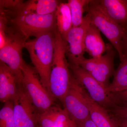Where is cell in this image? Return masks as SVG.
Instances as JSON below:
<instances>
[{
  "mask_svg": "<svg viewBox=\"0 0 127 127\" xmlns=\"http://www.w3.org/2000/svg\"><path fill=\"white\" fill-rule=\"evenodd\" d=\"M112 94L117 105H127V90Z\"/></svg>",
  "mask_w": 127,
  "mask_h": 127,
  "instance_id": "603a6c76",
  "label": "cell"
},
{
  "mask_svg": "<svg viewBox=\"0 0 127 127\" xmlns=\"http://www.w3.org/2000/svg\"><path fill=\"white\" fill-rule=\"evenodd\" d=\"M114 120L118 127H127V119L116 117Z\"/></svg>",
  "mask_w": 127,
  "mask_h": 127,
  "instance_id": "d4e9b609",
  "label": "cell"
},
{
  "mask_svg": "<svg viewBox=\"0 0 127 127\" xmlns=\"http://www.w3.org/2000/svg\"><path fill=\"white\" fill-rule=\"evenodd\" d=\"M40 127H77L64 109L52 106L39 114Z\"/></svg>",
  "mask_w": 127,
  "mask_h": 127,
  "instance_id": "4fadbf2b",
  "label": "cell"
},
{
  "mask_svg": "<svg viewBox=\"0 0 127 127\" xmlns=\"http://www.w3.org/2000/svg\"><path fill=\"white\" fill-rule=\"evenodd\" d=\"M55 15L57 30L65 41L67 33L72 27L70 10L67 2L59 3Z\"/></svg>",
  "mask_w": 127,
  "mask_h": 127,
  "instance_id": "d6986e66",
  "label": "cell"
},
{
  "mask_svg": "<svg viewBox=\"0 0 127 127\" xmlns=\"http://www.w3.org/2000/svg\"><path fill=\"white\" fill-rule=\"evenodd\" d=\"M100 31L91 23L86 32L84 41V52L92 58H98L102 56L107 50Z\"/></svg>",
  "mask_w": 127,
  "mask_h": 127,
  "instance_id": "2e32d148",
  "label": "cell"
},
{
  "mask_svg": "<svg viewBox=\"0 0 127 127\" xmlns=\"http://www.w3.org/2000/svg\"><path fill=\"white\" fill-rule=\"evenodd\" d=\"M55 14L41 15L32 13L2 16L8 27L27 41L30 37H36L57 30Z\"/></svg>",
  "mask_w": 127,
  "mask_h": 127,
  "instance_id": "7a4b0ae2",
  "label": "cell"
},
{
  "mask_svg": "<svg viewBox=\"0 0 127 127\" xmlns=\"http://www.w3.org/2000/svg\"><path fill=\"white\" fill-rule=\"evenodd\" d=\"M84 95L90 118L97 127H117L116 121L111 118L106 109L94 101L85 90Z\"/></svg>",
  "mask_w": 127,
  "mask_h": 127,
  "instance_id": "e0dca14e",
  "label": "cell"
},
{
  "mask_svg": "<svg viewBox=\"0 0 127 127\" xmlns=\"http://www.w3.org/2000/svg\"><path fill=\"white\" fill-rule=\"evenodd\" d=\"M21 84L39 114L53 106L56 99L42 85L34 67L25 62L21 68Z\"/></svg>",
  "mask_w": 127,
  "mask_h": 127,
  "instance_id": "5b68a950",
  "label": "cell"
},
{
  "mask_svg": "<svg viewBox=\"0 0 127 127\" xmlns=\"http://www.w3.org/2000/svg\"><path fill=\"white\" fill-rule=\"evenodd\" d=\"M73 76L87 89L91 98L107 110L111 111L117 105L112 94L107 92L106 88L81 67L69 63Z\"/></svg>",
  "mask_w": 127,
  "mask_h": 127,
  "instance_id": "52a82bcc",
  "label": "cell"
},
{
  "mask_svg": "<svg viewBox=\"0 0 127 127\" xmlns=\"http://www.w3.org/2000/svg\"><path fill=\"white\" fill-rule=\"evenodd\" d=\"M13 101L4 103L0 111V127H15Z\"/></svg>",
  "mask_w": 127,
  "mask_h": 127,
  "instance_id": "44dd1931",
  "label": "cell"
},
{
  "mask_svg": "<svg viewBox=\"0 0 127 127\" xmlns=\"http://www.w3.org/2000/svg\"><path fill=\"white\" fill-rule=\"evenodd\" d=\"M6 35V43L0 49V60L9 67L16 75L19 82L21 83L23 77L21 68L25 62L22 51L27 40L14 32H8Z\"/></svg>",
  "mask_w": 127,
  "mask_h": 127,
  "instance_id": "ba28073f",
  "label": "cell"
},
{
  "mask_svg": "<svg viewBox=\"0 0 127 127\" xmlns=\"http://www.w3.org/2000/svg\"><path fill=\"white\" fill-rule=\"evenodd\" d=\"M118 67L114 74L113 81L106 88L108 93H117L127 90V53L120 59Z\"/></svg>",
  "mask_w": 127,
  "mask_h": 127,
  "instance_id": "ac0fdd59",
  "label": "cell"
},
{
  "mask_svg": "<svg viewBox=\"0 0 127 127\" xmlns=\"http://www.w3.org/2000/svg\"><path fill=\"white\" fill-rule=\"evenodd\" d=\"M84 90L83 86L71 75L69 88L62 102L64 109L76 125L90 117Z\"/></svg>",
  "mask_w": 127,
  "mask_h": 127,
  "instance_id": "8992f818",
  "label": "cell"
},
{
  "mask_svg": "<svg viewBox=\"0 0 127 127\" xmlns=\"http://www.w3.org/2000/svg\"><path fill=\"white\" fill-rule=\"evenodd\" d=\"M97 2L110 18L127 29V0H101Z\"/></svg>",
  "mask_w": 127,
  "mask_h": 127,
  "instance_id": "9a60e30c",
  "label": "cell"
},
{
  "mask_svg": "<svg viewBox=\"0 0 127 127\" xmlns=\"http://www.w3.org/2000/svg\"><path fill=\"white\" fill-rule=\"evenodd\" d=\"M88 16L84 17L81 25L72 27L68 32L66 37V56L70 64L78 65L79 62L85 58L84 57V41L87 30L91 24Z\"/></svg>",
  "mask_w": 127,
  "mask_h": 127,
  "instance_id": "30bf717a",
  "label": "cell"
},
{
  "mask_svg": "<svg viewBox=\"0 0 127 127\" xmlns=\"http://www.w3.org/2000/svg\"><path fill=\"white\" fill-rule=\"evenodd\" d=\"M13 101L15 127H40L39 114L21 83Z\"/></svg>",
  "mask_w": 127,
  "mask_h": 127,
  "instance_id": "9c48e42d",
  "label": "cell"
},
{
  "mask_svg": "<svg viewBox=\"0 0 127 127\" xmlns=\"http://www.w3.org/2000/svg\"></svg>",
  "mask_w": 127,
  "mask_h": 127,
  "instance_id": "4316f807",
  "label": "cell"
},
{
  "mask_svg": "<svg viewBox=\"0 0 127 127\" xmlns=\"http://www.w3.org/2000/svg\"><path fill=\"white\" fill-rule=\"evenodd\" d=\"M123 45V49L124 53H127V32L126 35H125L124 39Z\"/></svg>",
  "mask_w": 127,
  "mask_h": 127,
  "instance_id": "484cf974",
  "label": "cell"
},
{
  "mask_svg": "<svg viewBox=\"0 0 127 127\" xmlns=\"http://www.w3.org/2000/svg\"><path fill=\"white\" fill-rule=\"evenodd\" d=\"M57 31L43 33L34 39L27 41L24 46L29 53L41 82L49 92Z\"/></svg>",
  "mask_w": 127,
  "mask_h": 127,
  "instance_id": "6da1fadb",
  "label": "cell"
},
{
  "mask_svg": "<svg viewBox=\"0 0 127 127\" xmlns=\"http://www.w3.org/2000/svg\"><path fill=\"white\" fill-rule=\"evenodd\" d=\"M90 0H69L67 1L70 10L72 27L81 25L84 21L83 13L91 2Z\"/></svg>",
  "mask_w": 127,
  "mask_h": 127,
  "instance_id": "ffe728a7",
  "label": "cell"
},
{
  "mask_svg": "<svg viewBox=\"0 0 127 127\" xmlns=\"http://www.w3.org/2000/svg\"><path fill=\"white\" fill-rule=\"evenodd\" d=\"M87 10L91 23L108 39L118 53L119 59H122L124 55L123 42L127 29L110 18L100 7L97 0H91Z\"/></svg>",
  "mask_w": 127,
  "mask_h": 127,
  "instance_id": "277c9868",
  "label": "cell"
},
{
  "mask_svg": "<svg viewBox=\"0 0 127 127\" xmlns=\"http://www.w3.org/2000/svg\"><path fill=\"white\" fill-rule=\"evenodd\" d=\"M66 57V44L57 30L49 91L55 99L61 102L69 88L71 75Z\"/></svg>",
  "mask_w": 127,
  "mask_h": 127,
  "instance_id": "3957f363",
  "label": "cell"
},
{
  "mask_svg": "<svg viewBox=\"0 0 127 127\" xmlns=\"http://www.w3.org/2000/svg\"><path fill=\"white\" fill-rule=\"evenodd\" d=\"M111 111L116 117L127 119V105H117Z\"/></svg>",
  "mask_w": 127,
  "mask_h": 127,
  "instance_id": "7402d4cb",
  "label": "cell"
},
{
  "mask_svg": "<svg viewBox=\"0 0 127 127\" xmlns=\"http://www.w3.org/2000/svg\"><path fill=\"white\" fill-rule=\"evenodd\" d=\"M76 125L77 127H97L90 117Z\"/></svg>",
  "mask_w": 127,
  "mask_h": 127,
  "instance_id": "cb8c5ba5",
  "label": "cell"
},
{
  "mask_svg": "<svg viewBox=\"0 0 127 127\" xmlns=\"http://www.w3.org/2000/svg\"><path fill=\"white\" fill-rule=\"evenodd\" d=\"M59 1L56 0H31L21 2L11 15L36 14L45 15L56 12Z\"/></svg>",
  "mask_w": 127,
  "mask_h": 127,
  "instance_id": "5bb4252c",
  "label": "cell"
},
{
  "mask_svg": "<svg viewBox=\"0 0 127 127\" xmlns=\"http://www.w3.org/2000/svg\"><path fill=\"white\" fill-rule=\"evenodd\" d=\"M106 54L99 58L95 68L90 74L103 86L106 88L109 85V79L115 72L114 61L115 52L112 47L107 45Z\"/></svg>",
  "mask_w": 127,
  "mask_h": 127,
  "instance_id": "8fae6325",
  "label": "cell"
},
{
  "mask_svg": "<svg viewBox=\"0 0 127 127\" xmlns=\"http://www.w3.org/2000/svg\"><path fill=\"white\" fill-rule=\"evenodd\" d=\"M17 77L9 67L0 61V100L4 103L13 101L17 93Z\"/></svg>",
  "mask_w": 127,
  "mask_h": 127,
  "instance_id": "7c38bea8",
  "label": "cell"
}]
</instances>
